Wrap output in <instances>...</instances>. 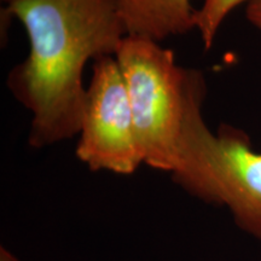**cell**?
<instances>
[{"mask_svg":"<svg viewBox=\"0 0 261 261\" xmlns=\"http://www.w3.org/2000/svg\"><path fill=\"white\" fill-rule=\"evenodd\" d=\"M144 163L172 173L184 113L187 69L174 54L148 38L126 35L117 48Z\"/></svg>","mask_w":261,"mask_h":261,"instance_id":"3957f363","label":"cell"},{"mask_svg":"<svg viewBox=\"0 0 261 261\" xmlns=\"http://www.w3.org/2000/svg\"><path fill=\"white\" fill-rule=\"evenodd\" d=\"M75 152L93 172L129 175L144 163L125 80L115 56L94 61Z\"/></svg>","mask_w":261,"mask_h":261,"instance_id":"277c9868","label":"cell"},{"mask_svg":"<svg viewBox=\"0 0 261 261\" xmlns=\"http://www.w3.org/2000/svg\"><path fill=\"white\" fill-rule=\"evenodd\" d=\"M250 0H201L196 15V31L205 50L213 46L221 25L237 6Z\"/></svg>","mask_w":261,"mask_h":261,"instance_id":"8992f818","label":"cell"},{"mask_svg":"<svg viewBox=\"0 0 261 261\" xmlns=\"http://www.w3.org/2000/svg\"><path fill=\"white\" fill-rule=\"evenodd\" d=\"M0 261H21L15 254H12L8 248L2 246L0 247Z\"/></svg>","mask_w":261,"mask_h":261,"instance_id":"ba28073f","label":"cell"},{"mask_svg":"<svg viewBox=\"0 0 261 261\" xmlns=\"http://www.w3.org/2000/svg\"><path fill=\"white\" fill-rule=\"evenodd\" d=\"M127 35L161 42L196 29L191 0H114Z\"/></svg>","mask_w":261,"mask_h":261,"instance_id":"5b68a950","label":"cell"},{"mask_svg":"<svg viewBox=\"0 0 261 261\" xmlns=\"http://www.w3.org/2000/svg\"><path fill=\"white\" fill-rule=\"evenodd\" d=\"M246 18L261 35V0H250L247 3Z\"/></svg>","mask_w":261,"mask_h":261,"instance_id":"52a82bcc","label":"cell"},{"mask_svg":"<svg viewBox=\"0 0 261 261\" xmlns=\"http://www.w3.org/2000/svg\"><path fill=\"white\" fill-rule=\"evenodd\" d=\"M207 84L200 70L188 69L184 113L172 178L202 202L224 205L241 230L261 242V151L246 132L204 121Z\"/></svg>","mask_w":261,"mask_h":261,"instance_id":"7a4b0ae2","label":"cell"},{"mask_svg":"<svg viewBox=\"0 0 261 261\" xmlns=\"http://www.w3.org/2000/svg\"><path fill=\"white\" fill-rule=\"evenodd\" d=\"M23 25L25 60L8 86L31 113L28 143L41 149L79 136L91 60L115 56L127 35L114 0H3Z\"/></svg>","mask_w":261,"mask_h":261,"instance_id":"6da1fadb","label":"cell"}]
</instances>
